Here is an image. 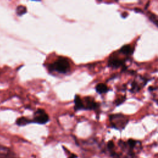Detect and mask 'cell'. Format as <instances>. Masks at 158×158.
I'll return each instance as SVG.
<instances>
[{"instance_id": "9c48e42d", "label": "cell", "mask_w": 158, "mask_h": 158, "mask_svg": "<svg viewBox=\"0 0 158 158\" xmlns=\"http://www.w3.org/2000/svg\"><path fill=\"white\" fill-rule=\"evenodd\" d=\"M95 89H96V91L99 94L106 93L109 90L106 84H104V83H98V84H97L96 86H95Z\"/></svg>"}, {"instance_id": "9a60e30c", "label": "cell", "mask_w": 158, "mask_h": 158, "mask_svg": "<svg viewBox=\"0 0 158 158\" xmlns=\"http://www.w3.org/2000/svg\"><path fill=\"white\" fill-rule=\"evenodd\" d=\"M126 99V97L125 96H121L119 97L118 98H117L115 101V104L116 106H119L122 103H123Z\"/></svg>"}, {"instance_id": "4fadbf2b", "label": "cell", "mask_w": 158, "mask_h": 158, "mask_svg": "<svg viewBox=\"0 0 158 158\" xmlns=\"http://www.w3.org/2000/svg\"><path fill=\"white\" fill-rule=\"evenodd\" d=\"M138 143H139L138 141H136V140H135V139H129L127 141V142L126 143V144H127V148L128 147V148H130V149L131 150V149H133V148L135 147V146H136Z\"/></svg>"}, {"instance_id": "8fae6325", "label": "cell", "mask_w": 158, "mask_h": 158, "mask_svg": "<svg viewBox=\"0 0 158 158\" xmlns=\"http://www.w3.org/2000/svg\"><path fill=\"white\" fill-rule=\"evenodd\" d=\"M143 87H144L143 85H140L139 83V82L136 80H135L133 81V82L131 83V88L130 89V92L131 93H137Z\"/></svg>"}, {"instance_id": "277c9868", "label": "cell", "mask_w": 158, "mask_h": 158, "mask_svg": "<svg viewBox=\"0 0 158 158\" xmlns=\"http://www.w3.org/2000/svg\"><path fill=\"white\" fill-rule=\"evenodd\" d=\"M128 59H120L115 54H112L108 60L107 65L112 69H118L122 67V69H125L127 67L125 66V62Z\"/></svg>"}, {"instance_id": "5b68a950", "label": "cell", "mask_w": 158, "mask_h": 158, "mask_svg": "<svg viewBox=\"0 0 158 158\" xmlns=\"http://www.w3.org/2000/svg\"><path fill=\"white\" fill-rule=\"evenodd\" d=\"M84 110H95L99 107V104L91 97L86 96L82 99Z\"/></svg>"}, {"instance_id": "2e32d148", "label": "cell", "mask_w": 158, "mask_h": 158, "mask_svg": "<svg viewBox=\"0 0 158 158\" xmlns=\"http://www.w3.org/2000/svg\"><path fill=\"white\" fill-rule=\"evenodd\" d=\"M107 148H108L110 151H112V149H113L114 148V143H113L112 141H109V142L107 143Z\"/></svg>"}, {"instance_id": "7c38bea8", "label": "cell", "mask_w": 158, "mask_h": 158, "mask_svg": "<svg viewBox=\"0 0 158 158\" xmlns=\"http://www.w3.org/2000/svg\"><path fill=\"white\" fill-rule=\"evenodd\" d=\"M15 12L18 16H22L27 12V7L25 6L19 5L16 7Z\"/></svg>"}, {"instance_id": "5bb4252c", "label": "cell", "mask_w": 158, "mask_h": 158, "mask_svg": "<svg viewBox=\"0 0 158 158\" xmlns=\"http://www.w3.org/2000/svg\"><path fill=\"white\" fill-rule=\"evenodd\" d=\"M149 19L150 21H151L156 27H157V16L152 13L149 12Z\"/></svg>"}, {"instance_id": "3957f363", "label": "cell", "mask_w": 158, "mask_h": 158, "mask_svg": "<svg viewBox=\"0 0 158 158\" xmlns=\"http://www.w3.org/2000/svg\"><path fill=\"white\" fill-rule=\"evenodd\" d=\"M49 120V117L48 114L43 109H38L33 114V117L31 120L32 123L38 124H45Z\"/></svg>"}, {"instance_id": "6da1fadb", "label": "cell", "mask_w": 158, "mask_h": 158, "mask_svg": "<svg viewBox=\"0 0 158 158\" xmlns=\"http://www.w3.org/2000/svg\"><path fill=\"white\" fill-rule=\"evenodd\" d=\"M50 72H56L59 73L65 74L70 70V64L69 60L64 57H59L48 67Z\"/></svg>"}, {"instance_id": "8992f818", "label": "cell", "mask_w": 158, "mask_h": 158, "mask_svg": "<svg viewBox=\"0 0 158 158\" xmlns=\"http://www.w3.org/2000/svg\"><path fill=\"white\" fill-rule=\"evenodd\" d=\"M0 158H14V156L10 149L0 145Z\"/></svg>"}, {"instance_id": "7a4b0ae2", "label": "cell", "mask_w": 158, "mask_h": 158, "mask_svg": "<svg viewBox=\"0 0 158 158\" xmlns=\"http://www.w3.org/2000/svg\"><path fill=\"white\" fill-rule=\"evenodd\" d=\"M109 121L112 128L122 130L128 122V118L122 114H115L109 115Z\"/></svg>"}, {"instance_id": "30bf717a", "label": "cell", "mask_w": 158, "mask_h": 158, "mask_svg": "<svg viewBox=\"0 0 158 158\" xmlns=\"http://www.w3.org/2000/svg\"><path fill=\"white\" fill-rule=\"evenodd\" d=\"M30 123H32L31 120H30L25 117H20L18 118L15 121L16 125H17L18 126H20V127L25 126Z\"/></svg>"}, {"instance_id": "ba28073f", "label": "cell", "mask_w": 158, "mask_h": 158, "mask_svg": "<svg viewBox=\"0 0 158 158\" xmlns=\"http://www.w3.org/2000/svg\"><path fill=\"white\" fill-rule=\"evenodd\" d=\"M74 104H75L74 110L75 111L80 110H84L82 99L78 94H76L75 96V98H74Z\"/></svg>"}, {"instance_id": "52a82bcc", "label": "cell", "mask_w": 158, "mask_h": 158, "mask_svg": "<svg viewBox=\"0 0 158 158\" xmlns=\"http://www.w3.org/2000/svg\"><path fill=\"white\" fill-rule=\"evenodd\" d=\"M134 52V48L130 44H126L123 46L118 51L119 53H121L125 56H130Z\"/></svg>"}, {"instance_id": "e0dca14e", "label": "cell", "mask_w": 158, "mask_h": 158, "mask_svg": "<svg viewBox=\"0 0 158 158\" xmlns=\"http://www.w3.org/2000/svg\"><path fill=\"white\" fill-rule=\"evenodd\" d=\"M77 156L76 155H75V154H72L69 158H77Z\"/></svg>"}]
</instances>
